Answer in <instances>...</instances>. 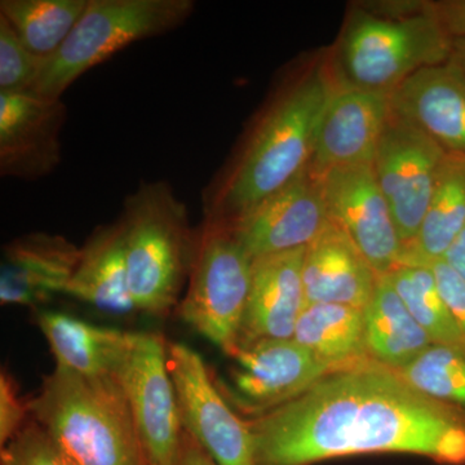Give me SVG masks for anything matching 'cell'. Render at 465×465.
Wrapping results in <instances>:
<instances>
[{
	"label": "cell",
	"mask_w": 465,
	"mask_h": 465,
	"mask_svg": "<svg viewBox=\"0 0 465 465\" xmlns=\"http://www.w3.org/2000/svg\"><path fill=\"white\" fill-rule=\"evenodd\" d=\"M249 423L256 465H312L363 454L465 465V414L420 393L371 358L329 372Z\"/></svg>",
	"instance_id": "cell-1"
},
{
	"label": "cell",
	"mask_w": 465,
	"mask_h": 465,
	"mask_svg": "<svg viewBox=\"0 0 465 465\" xmlns=\"http://www.w3.org/2000/svg\"><path fill=\"white\" fill-rule=\"evenodd\" d=\"M335 87L333 74L316 67L277 100L219 193L211 220L231 222L309 166L318 125Z\"/></svg>",
	"instance_id": "cell-2"
},
{
	"label": "cell",
	"mask_w": 465,
	"mask_h": 465,
	"mask_svg": "<svg viewBox=\"0 0 465 465\" xmlns=\"http://www.w3.org/2000/svg\"><path fill=\"white\" fill-rule=\"evenodd\" d=\"M29 410L75 465H148L116 375L90 378L56 366Z\"/></svg>",
	"instance_id": "cell-3"
},
{
	"label": "cell",
	"mask_w": 465,
	"mask_h": 465,
	"mask_svg": "<svg viewBox=\"0 0 465 465\" xmlns=\"http://www.w3.org/2000/svg\"><path fill=\"white\" fill-rule=\"evenodd\" d=\"M119 222L137 312L167 316L182 302L197 252L185 204L167 183H143L125 201Z\"/></svg>",
	"instance_id": "cell-4"
},
{
	"label": "cell",
	"mask_w": 465,
	"mask_h": 465,
	"mask_svg": "<svg viewBox=\"0 0 465 465\" xmlns=\"http://www.w3.org/2000/svg\"><path fill=\"white\" fill-rule=\"evenodd\" d=\"M194 8L193 0H90L63 45L42 60L30 94L61 99L92 67L133 43L182 26Z\"/></svg>",
	"instance_id": "cell-5"
},
{
	"label": "cell",
	"mask_w": 465,
	"mask_h": 465,
	"mask_svg": "<svg viewBox=\"0 0 465 465\" xmlns=\"http://www.w3.org/2000/svg\"><path fill=\"white\" fill-rule=\"evenodd\" d=\"M452 38L428 5L405 17L357 12L341 45V78L336 84L391 94L410 76L448 63Z\"/></svg>",
	"instance_id": "cell-6"
},
{
	"label": "cell",
	"mask_w": 465,
	"mask_h": 465,
	"mask_svg": "<svg viewBox=\"0 0 465 465\" xmlns=\"http://www.w3.org/2000/svg\"><path fill=\"white\" fill-rule=\"evenodd\" d=\"M252 265V256L229 226L211 220L198 240L179 313L189 326L228 356L240 341Z\"/></svg>",
	"instance_id": "cell-7"
},
{
	"label": "cell",
	"mask_w": 465,
	"mask_h": 465,
	"mask_svg": "<svg viewBox=\"0 0 465 465\" xmlns=\"http://www.w3.org/2000/svg\"><path fill=\"white\" fill-rule=\"evenodd\" d=\"M168 369L183 430L217 465H256L249 420L232 410L201 354L183 342H170Z\"/></svg>",
	"instance_id": "cell-8"
},
{
	"label": "cell",
	"mask_w": 465,
	"mask_h": 465,
	"mask_svg": "<svg viewBox=\"0 0 465 465\" xmlns=\"http://www.w3.org/2000/svg\"><path fill=\"white\" fill-rule=\"evenodd\" d=\"M448 154L418 125L391 110L372 168L403 246L420 229Z\"/></svg>",
	"instance_id": "cell-9"
},
{
	"label": "cell",
	"mask_w": 465,
	"mask_h": 465,
	"mask_svg": "<svg viewBox=\"0 0 465 465\" xmlns=\"http://www.w3.org/2000/svg\"><path fill=\"white\" fill-rule=\"evenodd\" d=\"M119 381L124 385L148 465H174L183 443L168 344L155 332H134Z\"/></svg>",
	"instance_id": "cell-10"
},
{
	"label": "cell",
	"mask_w": 465,
	"mask_h": 465,
	"mask_svg": "<svg viewBox=\"0 0 465 465\" xmlns=\"http://www.w3.org/2000/svg\"><path fill=\"white\" fill-rule=\"evenodd\" d=\"M229 382L216 381L232 406L256 416L295 400L333 371L295 339H260L229 354Z\"/></svg>",
	"instance_id": "cell-11"
},
{
	"label": "cell",
	"mask_w": 465,
	"mask_h": 465,
	"mask_svg": "<svg viewBox=\"0 0 465 465\" xmlns=\"http://www.w3.org/2000/svg\"><path fill=\"white\" fill-rule=\"evenodd\" d=\"M320 179L330 222L348 234L379 277L400 266L403 243L372 164L335 168Z\"/></svg>",
	"instance_id": "cell-12"
},
{
	"label": "cell",
	"mask_w": 465,
	"mask_h": 465,
	"mask_svg": "<svg viewBox=\"0 0 465 465\" xmlns=\"http://www.w3.org/2000/svg\"><path fill=\"white\" fill-rule=\"evenodd\" d=\"M223 223L253 259L304 249L330 223L322 183L307 167L280 191Z\"/></svg>",
	"instance_id": "cell-13"
},
{
	"label": "cell",
	"mask_w": 465,
	"mask_h": 465,
	"mask_svg": "<svg viewBox=\"0 0 465 465\" xmlns=\"http://www.w3.org/2000/svg\"><path fill=\"white\" fill-rule=\"evenodd\" d=\"M391 114V94L336 84L318 125L309 170L321 177L335 168L374 163Z\"/></svg>",
	"instance_id": "cell-14"
},
{
	"label": "cell",
	"mask_w": 465,
	"mask_h": 465,
	"mask_svg": "<svg viewBox=\"0 0 465 465\" xmlns=\"http://www.w3.org/2000/svg\"><path fill=\"white\" fill-rule=\"evenodd\" d=\"M66 121L61 99L0 92V173L35 180L61 161L60 134Z\"/></svg>",
	"instance_id": "cell-15"
},
{
	"label": "cell",
	"mask_w": 465,
	"mask_h": 465,
	"mask_svg": "<svg viewBox=\"0 0 465 465\" xmlns=\"http://www.w3.org/2000/svg\"><path fill=\"white\" fill-rule=\"evenodd\" d=\"M304 252L305 247L253 259L238 345L260 339L293 338L307 305L302 283Z\"/></svg>",
	"instance_id": "cell-16"
},
{
	"label": "cell",
	"mask_w": 465,
	"mask_h": 465,
	"mask_svg": "<svg viewBox=\"0 0 465 465\" xmlns=\"http://www.w3.org/2000/svg\"><path fill=\"white\" fill-rule=\"evenodd\" d=\"M391 105L445 152L465 157V74L454 63L416 72L391 94Z\"/></svg>",
	"instance_id": "cell-17"
},
{
	"label": "cell",
	"mask_w": 465,
	"mask_h": 465,
	"mask_svg": "<svg viewBox=\"0 0 465 465\" xmlns=\"http://www.w3.org/2000/svg\"><path fill=\"white\" fill-rule=\"evenodd\" d=\"M81 247L63 235L32 232L5 247L0 274V302L38 307L65 293L78 264Z\"/></svg>",
	"instance_id": "cell-18"
},
{
	"label": "cell",
	"mask_w": 465,
	"mask_h": 465,
	"mask_svg": "<svg viewBox=\"0 0 465 465\" xmlns=\"http://www.w3.org/2000/svg\"><path fill=\"white\" fill-rule=\"evenodd\" d=\"M379 275L354 242L331 222L305 247L302 283L307 304L365 309Z\"/></svg>",
	"instance_id": "cell-19"
},
{
	"label": "cell",
	"mask_w": 465,
	"mask_h": 465,
	"mask_svg": "<svg viewBox=\"0 0 465 465\" xmlns=\"http://www.w3.org/2000/svg\"><path fill=\"white\" fill-rule=\"evenodd\" d=\"M64 295L87 302L110 316L137 312L128 283L121 222L100 226L81 247L78 264Z\"/></svg>",
	"instance_id": "cell-20"
},
{
	"label": "cell",
	"mask_w": 465,
	"mask_h": 465,
	"mask_svg": "<svg viewBox=\"0 0 465 465\" xmlns=\"http://www.w3.org/2000/svg\"><path fill=\"white\" fill-rule=\"evenodd\" d=\"M38 326L56 366L90 378L118 375L134 341V332L97 326L61 312H43Z\"/></svg>",
	"instance_id": "cell-21"
},
{
	"label": "cell",
	"mask_w": 465,
	"mask_h": 465,
	"mask_svg": "<svg viewBox=\"0 0 465 465\" xmlns=\"http://www.w3.org/2000/svg\"><path fill=\"white\" fill-rule=\"evenodd\" d=\"M367 354L400 371L432 345L416 322L388 275H381L369 304L363 309Z\"/></svg>",
	"instance_id": "cell-22"
},
{
	"label": "cell",
	"mask_w": 465,
	"mask_h": 465,
	"mask_svg": "<svg viewBox=\"0 0 465 465\" xmlns=\"http://www.w3.org/2000/svg\"><path fill=\"white\" fill-rule=\"evenodd\" d=\"M465 228V157L448 154L414 240L403 246L401 265L432 266L445 258Z\"/></svg>",
	"instance_id": "cell-23"
},
{
	"label": "cell",
	"mask_w": 465,
	"mask_h": 465,
	"mask_svg": "<svg viewBox=\"0 0 465 465\" xmlns=\"http://www.w3.org/2000/svg\"><path fill=\"white\" fill-rule=\"evenodd\" d=\"M293 339L333 371L370 358L363 309L323 302L307 304L296 323Z\"/></svg>",
	"instance_id": "cell-24"
},
{
	"label": "cell",
	"mask_w": 465,
	"mask_h": 465,
	"mask_svg": "<svg viewBox=\"0 0 465 465\" xmlns=\"http://www.w3.org/2000/svg\"><path fill=\"white\" fill-rule=\"evenodd\" d=\"M90 0H2L0 16L18 38L42 60L52 56L66 41Z\"/></svg>",
	"instance_id": "cell-25"
},
{
	"label": "cell",
	"mask_w": 465,
	"mask_h": 465,
	"mask_svg": "<svg viewBox=\"0 0 465 465\" xmlns=\"http://www.w3.org/2000/svg\"><path fill=\"white\" fill-rule=\"evenodd\" d=\"M385 275L433 344L465 351V336L440 293L430 266L400 265Z\"/></svg>",
	"instance_id": "cell-26"
},
{
	"label": "cell",
	"mask_w": 465,
	"mask_h": 465,
	"mask_svg": "<svg viewBox=\"0 0 465 465\" xmlns=\"http://www.w3.org/2000/svg\"><path fill=\"white\" fill-rule=\"evenodd\" d=\"M399 372L420 393L465 414V351L432 344Z\"/></svg>",
	"instance_id": "cell-27"
},
{
	"label": "cell",
	"mask_w": 465,
	"mask_h": 465,
	"mask_svg": "<svg viewBox=\"0 0 465 465\" xmlns=\"http://www.w3.org/2000/svg\"><path fill=\"white\" fill-rule=\"evenodd\" d=\"M41 64L42 58L27 50L14 27L0 16V92L26 94L32 91Z\"/></svg>",
	"instance_id": "cell-28"
},
{
	"label": "cell",
	"mask_w": 465,
	"mask_h": 465,
	"mask_svg": "<svg viewBox=\"0 0 465 465\" xmlns=\"http://www.w3.org/2000/svg\"><path fill=\"white\" fill-rule=\"evenodd\" d=\"M0 465H75L35 421L24 425L0 454Z\"/></svg>",
	"instance_id": "cell-29"
},
{
	"label": "cell",
	"mask_w": 465,
	"mask_h": 465,
	"mask_svg": "<svg viewBox=\"0 0 465 465\" xmlns=\"http://www.w3.org/2000/svg\"><path fill=\"white\" fill-rule=\"evenodd\" d=\"M30 414L29 401L21 399L16 381L3 370L0 375V445H5L24 428Z\"/></svg>",
	"instance_id": "cell-30"
},
{
	"label": "cell",
	"mask_w": 465,
	"mask_h": 465,
	"mask_svg": "<svg viewBox=\"0 0 465 465\" xmlns=\"http://www.w3.org/2000/svg\"><path fill=\"white\" fill-rule=\"evenodd\" d=\"M430 268L436 274L443 299L448 302L459 329L465 336V281L460 275L455 273L443 260L434 262Z\"/></svg>",
	"instance_id": "cell-31"
},
{
	"label": "cell",
	"mask_w": 465,
	"mask_h": 465,
	"mask_svg": "<svg viewBox=\"0 0 465 465\" xmlns=\"http://www.w3.org/2000/svg\"><path fill=\"white\" fill-rule=\"evenodd\" d=\"M451 38L465 36V0L428 5Z\"/></svg>",
	"instance_id": "cell-32"
},
{
	"label": "cell",
	"mask_w": 465,
	"mask_h": 465,
	"mask_svg": "<svg viewBox=\"0 0 465 465\" xmlns=\"http://www.w3.org/2000/svg\"><path fill=\"white\" fill-rule=\"evenodd\" d=\"M174 465H217L207 452L183 430L182 449Z\"/></svg>",
	"instance_id": "cell-33"
},
{
	"label": "cell",
	"mask_w": 465,
	"mask_h": 465,
	"mask_svg": "<svg viewBox=\"0 0 465 465\" xmlns=\"http://www.w3.org/2000/svg\"><path fill=\"white\" fill-rule=\"evenodd\" d=\"M443 262L465 281V228L450 246Z\"/></svg>",
	"instance_id": "cell-34"
},
{
	"label": "cell",
	"mask_w": 465,
	"mask_h": 465,
	"mask_svg": "<svg viewBox=\"0 0 465 465\" xmlns=\"http://www.w3.org/2000/svg\"><path fill=\"white\" fill-rule=\"evenodd\" d=\"M450 61L461 70L465 74V36L452 38L451 57Z\"/></svg>",
	"instance_id": "cell-35"
}]
</instances>
